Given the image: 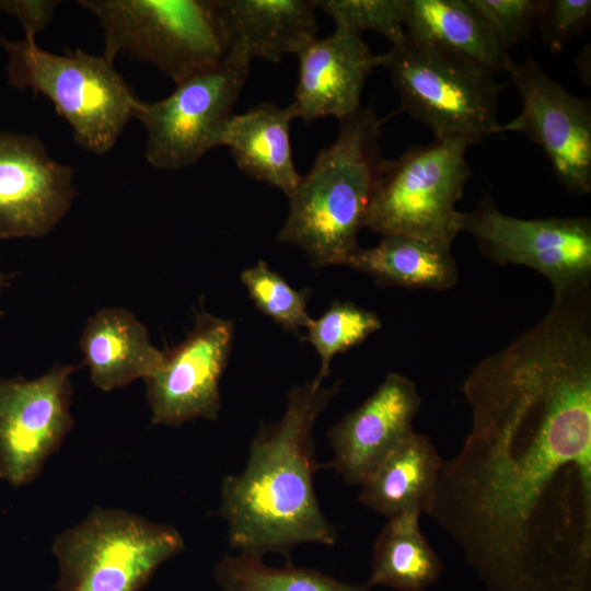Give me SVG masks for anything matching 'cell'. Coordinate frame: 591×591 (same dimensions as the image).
Returning a JSON list of instances; mask_svg holds the SVG:
<instances>
[{
  "label": "cell",
  "instance_id": "cell-30",
  "mask_svg": "<svg viewBox=\"0 0 591 591\" xmlns=\"http://www.w3.org/2000/svg\"><path fill=\"white\" fill-rule=\"evenodd\" d=\"M59 3L56 0H0V12L16 18L24 36L35 37L50 23Z\"/></svg>",
  "mask_w": 591,
  "mask_h": 591
},
{
  "label": "cell",
  "instance_id": "cell-26",
  "mask_svg": "<svg viewBox=\"0 0 591 591\" xmlns=\"http://www.w3.org/2000/svg\"><path fill=\"white\" fill-rule=\"evenodd\" d=\"M241 281L255 306L285 331L298 333L310 324L309 290L294 289L266 262L259 259L244 269Z\"/></svg>",
  "mask_w": 591,
  "mask_h": 591
},
{
  "label": "cell",
  "instance_id": "cell-27",
  "mask_svg": "<svg viewBox=\"0 0 591 591\" xmlns=\"http://www.w3.org/2000/svg\"><path fill=\"white\" fill-rule=\"evenodd\" d=\"M323 10L343 27L362 35L364 31L379 33L392 46L406 40L404 26V0H316Z\"/></svg>",
  "mask_w": 591,
  "mask_h": 591
},
{
  "label": "cell",
  "instance_id": "cell-23",
  "mask_svg": "<svg viewBox=\"0 0 591 591\" xmlns=\"http://www.w3.org/2000/svg\"><path fill=\"white\" fill-rule=\"evenodd\" d=\"M419 518L406 512L389 519L374 542L368 588L422 591L440 577L441 560L422 535Z\"/></svg>",
  "mask_w": 591,
  "mask_h": 591
},
{
  "label": "cell",
  "instance_id": "cell-11",
  "mask_svg": "<svg viewBox=\"0 0 591 591\" xmlns=\"http://www.w3.org/2000/svg\"><path fill=\"white\" fill-rule=\"evenodd\" d=\"M522 108L499 132L525 134L547 155L560 185L570 194L591 192L590 102L571 94L535 60L513 62L507 70Z\"/></svg>",
  "mask_w": 591,
  "mask_h": 591
},
{
  "label": "cell",
  "instance_id": "cell-28",
  "mask_svg": "<svg viewBox=\"0 0 591 591\" xmlns=\"http://www.w3.org/2000/svg\"><path fill=\"white\" fill-rule=\"evenodd\" d=\"M467 1L509 49L512 45L529 38L541 8V0Z\"/></svg>",
  "mask_w": 591,
  "mask_h": 591
},
{
  "label": "cell",
  "instance_id": "cell-7",
  "mask_svg": "<svg viewBox=\"0 0 591 591\" xmlns=\"http://www.w3.org/2000/svg\"><path fill=\"white\" fill-rule=\"evenodd\" d=\"M383 67L402 109L434 139L463 138L476 144L497 134L498 101L507 84L478 63L407 36L383 54Z\"/></svg>",
  "mask_w": 591,
  "mask_h": 591
},
{
  "label": "cell",
  "instance_id": "cell-17",
  "mask_svg": "<svg viewBox=\"0 0 591 591\" xmlns=\"http://www.w3.org/2000/svg\"><path fill=\"white\" fill-rule=\"evenodd\" d=\"M293 119L297 116L290 104L281 107L270 102L259 103L229 118L219 146L230 150L243 173L289 197L301 178L290 142Z\"/></svg>",
  "mask_w": 591,
  "mask_h": 591
},
{
  "label": "cell",
  "instance_id": "cell-9",
  "mask_svg": "<svg viewBox=\"0 0 591 591\" xmlns=\"http://www.w3.org/2000/svg\"><path fill=\"white\" fill-rule=\"evenodd\" d=\"M251 61L245 46L233 40L220 62L176 83L166 97L138 102L134 118L146 130L144 154L152 167L185 169L219 147L222 130L247 80Z\"/></svg>",
  "mask_w": 591,
  "mask_h": 591
},
{
  "label": "cell",
  "instance_id": "cell-31",
  "mask_svg": "<svg viewBox=\"0 0 591 591\" xmlns=\"http://www.w3.org/2000/svg\"><path fill=\"white\" fill-rule=\"evenodd\" d=\"M10 278H11L10 275H7L2 270H0V297H1L2 292H3V289L7 286H9ZM0 314H1V310H0Z\"/></svg>",
  "mask_w": 591,
  "mask_h": 591
},
{
  "label": "cell",
  "instance_id": "cell-12",
  "mask_svg": "<svg viewBox=\"0 0 591 591\" xmlns=\"http://www.w3.org/2000/svg\"><path fill=\"white\" fill-rule=\"evenodd\" d=\"M79 367L56 364L44 375L0 379V478L13 486L33 482L58 450L74 420L71 375Z\"/></svg>",
  "mask_w": 591,
  "mask_h": 591
},
{
  "label": "cell",
  "instance_id": "cell-24",
  "mask_svg": "<svg viewBox=\"0 0 591 591\" xmlns=\"http://www.w3.org/2000/svg\"><path fill=\"white\" fill-rule=\"evenodd\" d=\"M223 591H367L368 586L340 582L318 571L303 568H276L258 557L225 556L216 568Z\"/></svg>",
  "mask_w": 591,
  "mask_h": 591
},
{
  "label": "cell",
  "instance_id": "cell-15",
  "mask_svg": "<svg viewBox=\"0 0 591 591\" xmlns=\"http://www.w3.org/2000/svg\"><path fill=\"white\" fill-rule=\"evenodd\" d=\"M421 403L414 381L397 372L389 373L371 396L329 429L332 467L348 484L360 485L415 432L413 422Z\"/></svg>",
  "mask_w": 591,
  "mask_h": 591
},
{
  "label": "cell",
  "instance_id": "cell-19",
  "mask_svg": "<svg viewBox=\"0 0 591 591\" xmlns=\"http://www.w3.org/2000/svg\"><path fill=\"white\" fill-rule=\"evenodd\" d=\"M233 40L250 58L278 62L317 38L316 0H218Z\"/></svg>",
  "mask_w": 591,
  "mask_h": 591
},
{
  "label": "cell",
  "instance_id": "cell-4",
  "mask_svg": "<svg viewBox=\"0 0 591 591\" xmlns=\"http://www.w3.org/2000/svg\"><path fill=\"white\" fill-rule=\"evenodd\" d=\"M0 44L8 56L10 85L46 96L70 125L79 147L104 154L115 146L140 100L113 60L81 49L54 54L30 36H1Z\"/></svg>",
  "mask_w": 591,
  "mask_h": 591
},
{
  "label": "cell",
  "instance_id": "cell-5",
  "mask_svg": "<svg viewBox=\"0 0 591 591\" xmlns=\"http://www.w3.org/2000/svg\"><path fill=\"white\" fill-rule=\"evenodd\" d=\"M104 35V56L128 53L176 84L220 62L231 36L218 0H79Z\"/></svg>",
  "mask_w": 591,
  "mask_h": 591
},
{
  "label": "cell",
  "instance_id": "cell-18",
  "mask_svg": "<svg viewBox=\"0 0 591 591\" xmlns=\"http://www.w3.org/2000/svg\"><path fill=\"white\" fill-rule=\"evenodd\" d=\"M79 345L91 381L103 392L146 379L164 355L151 344L147 327L124 308H105L92 315Z\"/></svg>",
  "mask_w": 591,
  "mask_h": 591
},
{
  "label": "cell",
  "instance_id": "cell-1",
  "mask_svg": "<svg viewBox=\"0 0 591 591\" xmlns=\"http://www.w3.org/2000/svg\"><path fill=\"white\" fill-rule=\"evenodd\" d=\"M471 428L427 514L488 591H591V312L553 302L462 385Z\"/></svg>",
  "mask_w": 591,
  "mask_h": 591
},
{
  "label": "cell",
  "instance_id": "cell-21",
  "mask_svg": "<svg viewBox=\"0 0 591 591\" xmlns=\"http://www.w3.org/2000/svg\"><path fill=\"white\" fill-rule=\"evenodd\" d=\"M408 37L463 56L491 73L512 63L507 48L467 0H404Z\"/></svg>",
  "mask_w": 591,
  "mask_h": 591
},
{
  "label": "cell",
  "instance_id": "cell-8",
  "mask_svg": "<svg viewBox=\"0 0 591 591\" xmlns=\"http://www.w3.org/2000/svg\"><path fill=\"white\" fill-rule=\"evenodd\" d=\"M183 548L173 526L124 510L95 508L54 542L58 591H139Z\"/></svg>",
  "mask_w": 591,
  "mask_h": 591
},
{
  "label": "cell",
  "instance_id": "cell-29",
  "mask_svg": "<svg viewBox=\"0 0 591 591\" xmlns=\"http://www.w3.org/2000/svg\"><path fill=\"white\" fill-rule=\"evenodd\" d=\"M591 21L590 0H541L537 26L552 53H559Z\"/></svg>",
  "mask_w": 591,
  "mask_h": 591
},
{
  "label": "cell",
  "instance_id": "cell-25",
  "mask_svg": "<svg viewBox=\"0 0 591 591\" xmlns=\"http://www.w3.org/2000/svg\"><path fill=\"white\" fill-rule=\"evenodd\" d=\"M381 327L376 313L348 301H334L320 317L312 318L304 340L314 347L321 359L314 381L322 384L336 355L361 344Z\"/></svg>",
  "mask_w": 591,
  "mask_h": 591
},
{
  "label": "cell",
  "instance_id": "cell-14",
  "mask_svg": "<svg viewBox=\"0 0 591 591\" xmlns=\"http://www.w3.org/2000/svg\"><path fill=\"white\" fill-rule=\"evenodd\" d=\"M73 170L32 135L0 130V239L42 237L69 210Z\"/></svg>",
  "mask_w": 591,
  "mask_h": 591
},
{
  "label": "cell",
  "instance_id": "cell-20",
  "mask_svg": "<svg viewBox=\"0 0 591 591\" xmlns=\"http://www.w3.org/2000/svg\"><path fill=\"white\" fill-rule=\"evenodd\" d=\"M443 462L430 439L414 432L362 480L359 501L389 519L427 513Z\"/></svg>",
  "mask_w": 591,
  "mask_h": 591
},
{
  "label": "cell",
  "instance_id": "cell-6",
  "mask_svg": "<svg viewBox=\"0 0 591 591\" xmlns=\"http://www.w3.org/2000/svg\"><path fill=\"white\" fill-rule=\"evenodd\" d=\"M473 144L434 139L382 159L363 228L451 245L463 232L464 212L456 206L472 176L466 152Z\"/></svg>",
  "mask_w": 591,
  "mask_h": 591
},
{
  "label": "cell",
  "instance_id": "cell-13",
  "mask_svg": "<svg viewBox=\"0 0 591 591\" xmlns=\"http://www.w3.org/2000/svg\"><path fill=\"white\" fill-rule=\"evenodd\" d=\"M234 338L230 320L196 312L193 329L144 379L152 424L181 426L215 420L221 405L220 381Z\"/></svg>",
  "mask_w": 591,
  "mask_h": 591
},
{
  "label": "cell",
  "instance_id": "cell-2",
  "mask_svg": "<svg viewBox=\"0 0 591 591\" xmlns=\"http://www.w3.org/2000/svg\"><path fill=\"white\" fill-rule=\"evenodd\" d=\"M338 386L314 380L293 386L281 418L258 429L244 470L224 477L220 513L240 554L259 558L304 543L335 544L337 531L314 493L313 476L321 465L313 428Z\"/></svg>",
  "mask_w": 591,
  "mask_h": 591
},
{
  "label": "cell",
  "instance_id": "cell-10",
  "mask_svg": "<svg viewBox=\"0 0 591 591\" xmlns=\"http://www.w3.org/2000/svg\"><path fill=\"white\" fill-rule=\"evenodd\" d=\"M471 234L490 262L519 265L545 277L554 296L591 288V221L587 217L521 219L499 210L486 194L464 212Z\"/></svg>",
  "mask_w": 591,
  "mask_h": 591
},
{
  "label": "cell",
  "instance_id": "cell-16",
  "mask_svg": "<svg viewBox=\"0 0 591 591\" xmlns=\"http://www.w3.org/2000/svg\"><path fill=\"white\" fill-rule=\"evenodd\" d=\"M296 56L299 77L290 105L305 124L328 116L339 121L354 115L361 107L367 79L383 66V54H373L362 35L336 26Z\"/></svg>",
  "mask_w": 591,
  "mask_h": 591
},
{
  "label": "cell",
  "instance_id": "cell-22",
  "mask_svg": "<svg viewBox=\"0 0 591 591\" xmlns=\"http://www.w3.org/2000/svg\"><path fill=\"white\" fill-rule=\"evenodd\" d=\"M346 266L381 287L443 291L459 280L451 245L406 235H385L373 247H359Z\"/></svg>",
  "mask_w": 591,
  "mask_h": 591
},
{
  "label": "cell",
  "instance_id": "cell-3",
  "mask_svg": "<svg viewBox=\"0 0 591 591\" xmlns=\"http://www.w3.org/2000/svg\"><path fill=\"white\" fill-rule=\"evenodd\" d=\"M382 120L360 107L339 120L336 139L316 155L289 199L277 240L306 253L312 265H345L360 247L358 235L383 158L379 151Z\"/></svg>",
  "mask_w": 591,
  "mask_h": 591
}]
</instances>
